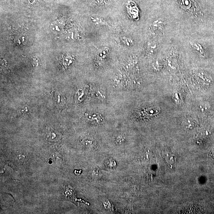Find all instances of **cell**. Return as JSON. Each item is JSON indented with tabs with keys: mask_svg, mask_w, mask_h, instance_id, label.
<instances>
[{
	"mask_svg": "<svg viewBox=\"0 0 214 214\" xmlns=\"http://www.w3.org/2000/svg\"><path fill=\"white\" fill-rule=\"evenodd\" d=\"M73 58L68 55H62L60 58V63L63 67L66 68L72 63Z\"/></svg>",
	"mask_w": 214,
	"mask_h": 214,
	"instance_id": "1",
	"label": "cell"
}]
</instances>
